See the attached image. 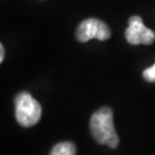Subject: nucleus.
Segmentation results:
<instances>
[{
  "label": "nucleus",
  "instance_id": "nucleus-1",
  "mask_svg": "<svg viewBox=\"0 0 155 155\" xmlns=\"http://www.w3.org/2000/svg\"><path fill=\"white\" fill-rule=\"evenodd\" d=\"M90 129L94 140L100 145H107L110 148L118 146V136L114 127L113 110L108 107H104L94 113L91 121Z\"/></svg>",
  "mask_w": 155,
  "mask_h": 155
},
{
  "label": "nucleus",
  "instance_id": "nucleus-2",
  "mask_svg": "<svg viewBox=\"0 0 155 155\" xmlns=\"http://www.w3.org/2000/svg\"><path fill=\"white\" fill-rule=\"evenodd\" d=\"M15 117L20 125L30 127L41 117V106L28 92H21L15 98Z\"/></svg>",
  "mask_w": 155,
  "mask_h": 155
},
{
  "label": "nucleus",
  "instance_id": "nucleus-3",
  "mask_svg": "<svg viewBox=\"0 0 155 155\" xmlns=\"http://www.w3.org/2000/svg\"><path fill=\"white\" fill-rule=\"evenodd\" d=\"M110 29L98 18H87L78 25L76 30V39L81 43H86L91 39L107 40L110 38Z\"/></svg>",
  "mask_w": 155,
  "mask_h": 155
},
{
  "label": "nucleus",
  "instance_id": "nucleus-4",
  "mask_svg": "<svg viewBox=\"0 0 155 155\" xmlns=\"http://www.w3.org/2000/svg\"><path fill=\"white\" fill-rule=\"evenodd\" d=\"M125 38L131 45H150L154 43L155 33L145 27L141 17L133 15L129 20V27L125 30Z\"/></svg>",
  "mask_w": 155,
  "mask_h": 155
},
{
  "label": "nucleus",
  "instance_id": "nucleus-5",
  "mask_svg": "<svg viewBox=\"0 0 155 155\" xmlns=\"http://www.w3.org/2000/svg\"><path fill=\"white\" fill-rule=\"evenodd\" d=\"M50 155H76V146L69 141L59 143L52 148Z\"/></svg>",
  "mask_w": 155,
  "mask_h": 155
},
{
  "label": "nucleus",
  "instance_id": "nucleus-6",
  "mask_svg": "<svg viewBox=\"0 0 155 155\" xmlns=\"http://www.w3.org/2000/svg\"><path fill=\"white\" fill-rule=\"evenodd\" d=\"M143 77L150 83H155V64H153L152 67L145 69L143 71Z\"/></svg>",
  "mask_w": 155,
  "mask_h": 155
},
{
  "label": "nucleus",
  "instance_id": "nucleus-7",
  "mask_svg": "<svg viewBox=\"0 0 155 155\" xmlns=\"http://www.w3.org/2000/svg\"><path fill=\"white\" fill-rule=\"evenodd\" d=\"M5 59V48H4V45H0V62L4 61Z\"/></svg>",
  "mask_w": 155,
  "mask_h": 155
}]
</instances>
